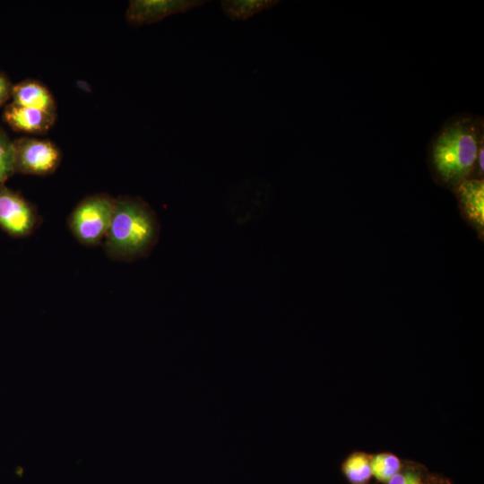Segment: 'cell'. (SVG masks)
<instances>
[{
  "label": "cell",
  "instance_id": "cell-1",
  "mask_svg": "<svg viewBox=\"0 0 484 484\" xmlns=\"http://www.w3.org/2000/svg\"><path fill=\"white\" fill-rule=\"evenodd\" d=\"M483 119L471 114L449 118L432 137L429 160L436 177L457 186L475 169L479 148L484 142Z\"/></svg>",
  "mask_w": 484,
  "mask_h": 484
},
{
  "label": "cell",
  "instance_id": "cell-2",
  "mask_svg": "<svg viewBox=\"0 0 484 484\" xmlns=\"http://www.w3.org/2000/svg\"><path fill=\"white\" fill-rule=\"evenodd\" d=\"M159 222L142 199L123 196L115 200L105 236V250L115 259L132 261L147 255L157 243Z\"/></svg>",
  "mask_w": 484,
  "mask_h": 484
},
{
  "label": "cell",
  "instance_id": "cell-3",
  "mask_svg": "<svg viewBox=\"0 0 484 484\" xmlns=\"http://www.w3.org/2000/svg\"><path fill=\"white\" fill-rule=\"evenodd\" d=\"M115 198L96 194L82 200L69 217V228L82 244H99L108 232L115 206Z\"/></svg>",
  "mask_w": 484,
  "mask_h": 484
},
{
  "label": "cell",
  "instance_id": "cell-4",
  "mask_svg": "<svg viewBox=\"0 0 484 484\" xmlns=\"http://www.w3.org/2000/svg\"><path fill=\"white\" fill-rule=\"evenodd\" d=\"M13 146L15 170L21 173L46 176L61 162L60 150L48 140L24 137L13 142Z\"/></svg>",
  "mask_w": 484,
  "mask_h": 484
},
{
  "label": "cell",
  "instance_id": "cell-5",
  "mask_svg": "<svg viewBox=\"0 0 484 484\" xmlns=\"http://www.w3.org/2000/svg\"><path fill=\"white\" fill-rule=\"evenodd\" d=\"M204 0H131L125 19L133 26L151 24L205 4Z\"/></svg>",
  "mask_w": 484,
  "mask_h": 484
},
{
  "label": "cell",
  "instance_id": "cell-6",
  "mask_svg": "<svg viewBox=\"0 0 484 484\" xmlns=\"http://www.w3.org/2000/svg\"><path fill=\"white\" fill-rule=\"evenodd\" d=\"M37 222L31 204L12 190L0 187V226L8 233L21 237L30 234Z\"/></svg>",
  "mask_w": 484,
  "mask_h": 484
},
{
  "label": "cell",
  "instance_id": "cell-7",
  "mask_svg": "<svg viewBox=\"0 0 484 484\" xmlns=\"http://www.w3.org/2000/svg\"><path fill=\"white\" fill-rule=\"evenodd\" d=\"M4 118L11 127L17 131L28 134H44L53 126L56 113L12 103L6 107Z\"/></svg>",
  "mask_w": 484,
  "mask_h": 484
},
{
  "label": "cell",
  "instance_id": "cell-8",
  "mask_svg": "<svg viewBox=\"0 0 484 484\" xmlns=\"http://www.w3.org/2000/svg\"><path fill=\"white\" fill-rule=\"evenodd\" d=\"M13 103L49 113H56V102L50 91L39 82L23 81L12 88Z\"/></svg>",
  "mask_w": 484,
  "mask_h": 484
},
{
  "label": "cell",
  "instance_id": "cell-9",
  "mask_svg": "<svg viewBox=\"0 0 484 484\" xmlns=\"http://www.w3.org/2000/svg\"><path fill=\"white\" fill-rule=\"evenodd\" d=\"M457 197L470 220L479 228L484 223V181L469 177L457 186Z\"/></svg>",
  "mask_w": 484,
  "mask_h": 484
},
{
  "label": "cell",
  "instance_id": "cell-10",
  "mask_svg": "<svg viewBox=\"0 0 484 484\" xmlns=\"http://www.w3.org/2000/svg\"><path fill=\"white\" fill-rule=\"evenodd\" d=\"M278 3L276 0H223L220 7L232 21H245Z\"/></svg>",
  "mask_w": 484,
  "mask_h": 484
},
{
  "label": "cell",
  "instance_id": "cell-11",
  "mask_svg": "<svg viewBox=\"0 0 484 484\" xmlns=\"http://www.w3.org/2000/svg\"><path fill=\"white\" fill-rule=\"evenodd\" d=\"M343 471L351 483L364 484L372 476L370 459L364 454H354L345 461Z\"/></svg>",
  "mask_w": 484,
  "mask_h": 484
},
{
  "label": "cell",
  "instance_id": "cell-12",
  "mask_svg": "<svg viewBox=\"0 0 484 484\" xmlns=\"http://www.w3.org/2000/svg\"><path fill=\"white\" fill-rule=\"evenodd\" d=\"M371 471L378 480L388 482L399 472L401 463L399 459L391 454H379L370 459Z\"/></svg>",
  "mask_w": 484,
  "mask_h": 484
},
{
  "label": "cell",
  "instance_id": "cell-13",
  "mask_svg": "<svg viewBox=\"0 0 484 484\" xmlns=\"http://www.w3.org/2000/svg\"><path fill=\"white\" fill-rule=\"evenodd\" d=\"M15 171L14 146L0 128V184Z\"/></svg>",
  "mask_w": 484,
  "mask_h": 484
},
{
  "label": "cell",
  "instance_id": "cell-14",
  "mask_svg": "<svg viewBox=\"0 0 484 484\" xmlns=\"http://www.w3.org/2000/svg\"><path fill=\"white\" fill-rule=\"evenodd\" d=\"M388 484H420L419 477L412 471L397 472L393 476Z\"/></svg>",
  "mask_w": 484,
  "mask_h": 484
},
{
  "label": "cell",
  "instance_id": "cell-15",
  "mask_svg": "<svg viewBox=\"0 0 484 484\" xmlns=\"http://www.w3.org/2000/svg\"><path fill=\"white\" fill-rule=\"evenodd\" d=\"M12 88L6 77L0 73V105L11 95Z\"/></svg>",
  "mask_w": 484,
  "mask_h": 484
},
{
  "label": "cell",
  "instance_id": "cell-16",
  "mask_svg": "<svg viewBox=\"0 0 484 484\" xmlns=\"http://www.w3.org/2000/svg\"><path fill=\"white\" fill-rule=\"evenodd\" d=\"M483 156H484V142L481 143L479 148L477 160H476V165H475V167L477 166L478 168L480 175L483 174Z\"/></svg>",
  "mask_w": 484,
  "mask_h": 484
}]
</instances>
